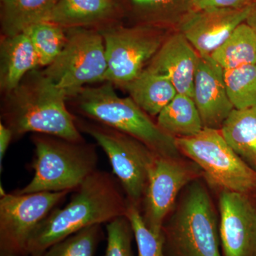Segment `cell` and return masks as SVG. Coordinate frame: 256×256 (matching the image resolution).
I'll return each instance as SVG.
<instances>
[{
  "label": "cell",
  "mask_w": 256,
  "mask_h": 256,
  "mask_svg": "<svg viewBox=\"0 0 256 256\" xmlns=\"http://www.w3.org/2000/svg\"></svg>",
  "instance_id": "1f68e13d"
},
{
  "label": "cell",
  "mask_w": 256,
  "mask_h": 256,
  "mask_svg": "<svg viewBox=\"0 0 256 256\" xmlns=\"http://www.w3.org/2000/svg\"><path fill=\"white\" fill-rule=\"evenodd\" d=\"M186 188L174 214L163 226L166 256H223L218 220L208 191L195 180Z\"/></svg>",
  "instance_id": "5b68a950"
},
{
  "label": "cell",
  "mask_w": 256,
  "mask_h": 256,
  "mask_svg": "<svg viewBox=\"0 0 256 256\" xmlns=\"http://www.w3.org/2000/svg\"><path fill=\"white\" fill-rule=\"evenodd\" d=\"M42 72L68 99L78 95L88 84L105 82L108 62L100 32L95 28H67L63 50Z\"/></svg>",
  "instance_id": "ba28073f"
},
{
  "label": "cell",
  "mask_w": 256,
  "mask_h": 256,
  "mask_svg": "<svg viewBox=\"0 0 256 256\" xmlns=\"http://www.w3.org/2000/svg\"><path fill=\"white\" fill-rule=\"evenodd\" d=\"M41 68L40 60L25 33L0 40V92L14 90L28 74Z\"/></svg>",
  "instance_id": "e0dca14e"
},
{
  "label": "cell",
  "mask_w": 256,
  "mask_h": 256,
  "mask_svg": "<svg viewBox=\"0 0 256 256\" xmlns=\"http://www.w3.org/2000/svg\"><path fill=\"white\" fill-rule=\"evenodd\" d=\"M122 191L114 175L96 170L74 192L66 206L56 208L38 226L28 242V255L40 256L84 229L126 216L128 202Z\"/></svg>",
  "instance_id": "6da1fadb"
},
{
  "label": "cell",
  "mask_w": 256,
  "mask_h": 256,
  "mask_svg": "<svg viewBox=\"0 0 256 256\" xmlns=\"http://www.w3.org/2000/svg\"><path fill=\"white\" fill-rule=\"evenodd\" d=\"M24 33L30 38L43 68L56 60L67 42V28L52 22L36 24Z\"/></svg>",
  "instance_id": "cb8c5ba5"
},
{
  "label": "cell",
  "mask_w": 256,
  "mask_h": 256,
  "mask_svg": "<svg viewBox=\"0 0 256 256\" xmlns=\"http://www.w3.org/2000/svg\"><path fill=\"white\" fill-rule=\"evenodd\" d=\"M114 88L109 82L84 88L68 99L69 109L76 116L136 138L159 156L178 158L176 139L164 132L130 98L120 97Z\"/></svg>",
  "instance_id": "3957f363"
},
{
  "label": "cell",
  "mask_w": 256,
  "mask_h": 256,
  "mask_svg": "<svg viewBox=\"0 0 256 256\" xmlns=\"http://www.w3.org/2000/svg\"><path fill=\"white\" fill-rule=\"evenodd\" d=\"M76 124L102 148L128 204L140 210L150 170L158 154L136 138L92 120L76 116Z\"/></svg>",
  "instance_id": "8992f818"
},
{
  "label": "cell",
  "mask_w": 256,
  "mask_h": 256,
  "mask_svg": "<svg viewBox=\"0 0 256 256\" xmlns=\"http://www.w3.org/2000/svg\"><path fill=\"white\" fill-rule=\"evenodd\" d=\"M124 15L122 0H60L48 22L66 28L100 30L120 23Z\"/></svg>",
  "instance_id": "2e32d148"
},
{
  "label": "cell",
  "mask_w": 256,
  "mask_h": 256,
  "mask_svg": "<svg viewBox=\"0 0 256 256\" xmlns=\"http://www.w3.org/2000/svg\"><path fill=\"white\" fill-rule=\"evenodd\" d=\"M256 0H193L192 11L208 9L242 10L254 6Z\"/></svg>",
  "instance_id": "f1b7e54d"
},
{
  "label": "cell",
  "mask_w": 256,
  "mask_h": 256,
  "mask_svg": "<svg viewBox=\"0 0 256 256\" xmlns=\"http://www.w3.org/2000/svg\"><path fill=\"white\" fill-rule=\"evenodd\" d=\"M2 96L0 121L11 130L14 140L28 133L86 140L69 109L66 94L42 70L30 72L16 88Z\"/></svg>",
  "instance_id": "7a4b0ae2"
},
{
  "label": "cell",
  "mask_w": 256,
  "mask_h": 256,
  "mask_svg": "<svg viewBox=\"0 0 256 256\" xmlns=\"http://www.w3.org/2000/svg\"><path fill=\"white\" fill-rule=\"evenodd\" d=\"M104 239L102 225L92 226L56 242L40 256H96Z\"/></svg>",
  "instance_id": "484cf974"
},
{
  "label": "cell",
  "mask_w": 256,
  "mask_h": 256,
  "mask_svg": "<svg viewBox=\"0 0 256 256\" xmlns=\"http://www.w3.org/2000/svg\"><path fill=\"white\" fill-rule=\"evenodd\" d=\"M60 0H0L1 36L22 34L36 24L48 22Z\"/></svg>",
  "instance_id": "ac0fdd59"
},
{
  "label": "cell",
  "mask_w": 256,
  "mask_h": 256,
  "mask_svg": "<svg viewBox=\"0 0 256 256\" xmlns=\"http://www.w3.org/2000/svg\"><path fill=\"white\" fill-rule=\"evenodd\" d=\"M126 216L132 225L138 256H166L163 234L158 235L148 228L139 208L128 204Z\"/></svg>",
  "instance_id": "4316f807"
},
{
  "label": "cell",
  "mask_w": 256,
  "mask_h": 256,
  "mask_svg": "<svg viewBox=\"0 0 256 256\" xmlns=\"http://www.w3.org/2000/svg\"><path fill=\"white\" fill-rule=\"evenodd\" d=\"M34 158L32 181L15 193L76 191L97 170V146L48 134H33Z\"/></svg>",
  "instance_id": "277c9868"
},
{
  "label": "cell",
  "mask_w": 256,
  "mask_h": 256,
  "mask_svg": "<svg viewBox=\"0 0 256 256\" xmlns=\"http://www.w3.org/2000/svg\"><path fill=\"white\" fill-rule=\"evenodd\" d=\"M193 99L204 128L220 130L235 109L227 92L224 69L210 56H200Z\"/></svg>",
  "instance_id": "5bb4252c"
},
{
  "label": "cell",
  "mask_w": 256,
  "mask_h": 256,
  "mask_svg": "<svg viewBox=\"0 0 256 256\" xmlns=\"http://www.w3.org/2000/svg\"><path fill=\"white\" fill-rule=\"evenodd\" d=\"M12 141H14V136L11 130L0 121V172H2L3 161Z\"/></svg>",
  "instance_id": "f546056e"
},
{
  "label": "cell",
  "mask_w": 256,
  "mask_h": 256,
  "mask_svg": "<svg viewBox=\"0 0 256 256\" xmlns=\"http://www.w3.org/2000/svg\"><path fill=\"white\" fill-rule=\"evenodd\" d=\"M227 92L235 109L256 106V64L224 70Z\"/></svg>",
  "instance_id": "d4e9b609"
},
{
  "label": "cell",
  "mask_w": 256,
  "mask_h": 256,
  "mask_svg": "<svg viewBox=\"0 0 256 256\" xmlns=\"http://www.w3.org/2000/svg\"><path fill=\"white\" fill-rule=\"evenodd\" d=\"M210 56L224 70L256 64V32L242 24Z\"/></svg>",
  "instance_id": "603a6c76"
},
{
  "label": "cell",
  "mask_w": 256,
  "mask_h": 256,
  "mask_svg": "<svg viewBox=\"0 0 256 256\" xmlns=\"http://www.w3.org/2000/svg\"><path fill=\"white\" fill-rule=\"evenodd\" d=\"M220 210L223 256H256V206L247 194L222 191Z\"/></svg>",
  "instance_id": "7c38bea8"
},
{
  "label": "cell",
  "mask_w": 256,
  "mask_h": 256,
  "mask_svg": "<svg viewBox=\"0 0 256 256\" xmlns=\"http://www.w3.org/2000/svg\"><path fill=\"white\" fill-rule=\"evenodd\" d=\"M200 56L178 31L170 34L146 68L169 79L178 94L193 98L195 76Z\"/></svg>",
  "instance_id": "9a60e30c"
},
{
  "label": "cell",
  "mask_w": 256,
  "mask_h": 256,
  "mask_svg": "<svg viewBox=\"0 0 256 256\" xmlns=\"http://www.w3.org/2000/svg\"><path fill=\"white\" fill-rule=\"evenodd\" d=\"M246 23H247L256 32V3L252 6V12Z\"/></svg>",
  "instance_id": "4dcf8cb0"
},
{
  "label": "cell",
  "mask_w": 256,
  "mask_h": 256,
  "mask_svg": "<svg viewBox=\"0 0 256 256\" xmlns=\"http://www.w3.org/2000/svg\"><path fill=\"white\" fill-rule=\"evenodd\" d=\"M106 230L108 244L104 256H133L134 232L126 216L114 218L106 224Z\"/></svg>",
  "instance_id": "83f0119b"
},
{
  "label": "cell",
  "mask_w": 256,
  "mask_h": 256,
  "mask_svg": "<svg viewBox=\"0 0 256 256\" xmlns=\"http://www.w3.org/2000/svg\"><path fill=\"white\" fill-rule=\"evenodd\" d=\"M124 90L136 105L151 117L160 112L176 97L178 90L164 76L146 68Z\"/></svg>",
  "instance_id": "d6986e66"
},
{
  "label": "cell",
  "mask_w": 256,
  "mask_h": 256,
  "mask_svg": "<svg viewBox=\"0 0 256 256\" xmlns=\"http://www.w3.org/2000/svg\"><path fill=\"white\" fill-rule=\"evenodd\" d=\"M252 6L242 10L192 11L178 26L200 56H210L239 25L246 22Z\"/></svg>",
  "instance_id": "4fadbf2b"
},
{
  "label": "cell",
  "mask_w": 256,
  "mask_h": 256,
  "mask_svg": "<svg viewBox=\"0 0 256 256\" xmlns=\"http://www.w3.org/2000/svg\"><path fill=\"white\" fill-rule=\"evenodd\" d=\"M104 37L108 72L105 82L124 88L146 68L170 34L148 25L118 23L98 30Z\"/></svg>",
  "instance_id": "9c48e42d"
},
{
  "label": "cell",
  "mask_w": 256,
  "mask_h": 256,
  "mask_svg": "<svg viewBox=\"0 0 256 256\" xmlns=\"http://www.w3.org/2000/svg\"><path fill=\"white\" fill-rule=\"evenodd\" d=\"M156 118L158 126L175 139L193 137L204 128L194 100L184 94H178Z\"/></svg>",
  "instance_id": "7402d4cb"
},
{
  "label": "cell",
  "mask_w": 256,
  "mask_h": 256,
  "mask_svg": "<svg viewBox=\"0 0 256 256\" xmlns=\"http://www.w3.org/2000/svg\"><path fill=\"white\" fill-rule=\"evenodd\" d=\"M196 174V170L178 158L156 154L141 204L144 223L154 234H162L163 226L174 210L180 192L194 181Z\"/></svg>",
  "instance_id": "8fae6325"
},
{
  "label": "cell",
  "mask_w": 256,
  "mask_h": 256,
  "mask_svg": "<svg viewBox=\"0 0 256 256\" xmlns=\"http://www.w3.org/2000/svg\"><path fill=\"white\" fill-rule=\"evenodd\" d=\"M70 191L6 194L0 198V256H30L28 246L38 226Z\"/></svg>",
  "instance_id": "30bf717a"
},
{
  "label": "cell",
  "mask_w": 256,
  "mask_h": 256,
  "mask_svg": "<svg viewBox=\"0 0 256 256\" xmlns=\"http://www.w3.org/2000/svg\"><path fill=\"white\" fill-rule=\"evenodd\" d=\"M220 131L232 149L256 171V106L234 109Z\"/></svg>",
  "instance_id": "44dd1931"
},
{
  "label": "cell",
  "mask_w": 256,
  "mask_h": 256,
  "mask_svg": "<svg viewBox=\"0 0 256 256\" xmlns=\"http://www.w3.org/2000/svg\"><path fill=\"white\" fill-rule=\"evenodd\" d=\"M176 143L216 188L246 194L256 190V170L232 149L220 130L204 128L193 137L176 139Z\"/></svg>",
  "instance_id": "52a82bcc"
},
{
  "label": "cell",
  "mask_w": 256,
  "mask_h": 256,
  "mask_svg": "<svg viewBox=\"0 0 256 256\" xmlns=\"http://www.w3.org/2000/svg\"><path fill=\"white\" fill-rule=\"evenodd\" d=\"M193 0H127L130 12L136 24L156 28H178L191 12Z\"/></svg>",
  "instance_id": "ffe728a7"
}]
</instances>
